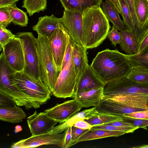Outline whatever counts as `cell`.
Returning a JSON list of instances; mask_svg holds the SVG:
<instances>
[{"label": "cell", "mask_w": 148, "mask_h": 148, "mask_svg": "<svg viewBox=\"0 0 148 148\" xmlns=\"http://www.w3.org/2000/svg\"><path fill=\"white\" fill-rule=\"evenodd\" d=\"M104 97L129 106L148 110V83H140L126 77L105 84Z\"/></svg>", "instance_id": "6da1fadb"}, {"label": "cell", "mask_w": 148, "mask_h": 148, "mask_svg": "<svg viewBox=\"0 0 148 148\" xmlns=\"http://www.w3.org/2000/svg\"><path fill=\"white\" fill-rule=\"evenodd\" d=\"M90 65L104 84L127 76L132 69L125 54L117 49L98 52Z\"/></svg>", "instance_id": "7a4b0ae2"}, {"label": "cell", "mask_w": 148, "mask_h": 148, "mask_svg": "<svg viewBox=\"0 0 148 148\" xmlns=\"http://www.w3.org/2000/svg\"><path fill=\"white\" fill-rule=\"evenodd\" d=\"M82 43L87 49L97 47L108 37L111 28L101 6L88 8L82 12Z\"/></svg>", "instance_id": "3957f363"}, {"label": "cell", "mask_w": 148, "mask_h": 148, "mask_svg": "<svg viewBox=\"0 0 148 148\" xmlns=\"http://www.w3.org/2000/svg\"><path fill=\"white\" fill-rule=\"evenodd\" d=\"M36 42L40 78L52 93L60 73L50 51L48 38L38 35Z\"/></svg>", "instance_id": "277c9868"}, {"label": "cell", "mask_w": 148, "mask_h": 148, "mask_svg": "<svg viewBox=\"0 0 148 148\" xmlns=\"http://www.w3.org/2000/svg\"><path fill=\"white\" fill-rule=\"evenodd\" d=\"M14 79L16 85L38 108L51 98L52 93L41 79H36L23 71L16 72Z\"/></svg>", "instance_id": "5b68a950"}, {"label": "cell", "mask_w": 148, "mask_h": 148, "mask_svg": "<svg viewBox=\"0 0 148 148\" xmlns=\"http://www.w3.org/2000/svg\"><path fill=\"white\" fill-rule=\"evenodd\" d=\"M15 36L20 40L23 51L25 61L23 72L36 79H41L36 38L30 32H19Z\"/></svg>", "instance_id": "8992f818"}, {"label": "cell", "mask_w": 148, "mask_h": 148, "mask_svg": "<svg viewBox=\"0 0 148 148\" xmlns=\"http://www.w3.org/2000/svg\"><path fill=\"white\" fill-rule=\"evenodd\" d=\"M77 83L72 52L70 60L60 73L52 94L58 98L73 97Z\"/></svg>", "instance_id": "52a82bcc"}, {"label": "cell", "mask_w": 148, "mask_h": 148, "mask_svg": "<svg viewBox=\"0 0 148 148\" xmlns=\"http://www.w3.org/2000/svg\"><path fill=\"white\" fill-rule=\"evenodd\" d=\"M70 37L63 25L60 23L53 34L48 38L50 50L59 73L62 70V61Z\"/></svg>", "instance_id": "ba28073f"}, {"label": "cell", "mask_w": 148, "mask_h": 148, "mask_svg": "<svg viewBox=\"0 0 148 148\" xmlns=\"http://www.w3.org/2000/svg\"><path fill=\"white\" fill-rule=\"evenodd\" d=\"M60 18L62 23L72 40L83 46L82 13L64 9L63 16Z\"/></svg>", "instance_id": "9c48e42d"}, {"label": "cell", "mask_w": 148, "mask_h": 148, "mask_svg": "<svg viewBox=\"0 0 148 148\" xmlns=\"http://www.w3.org/2000/svg\"><path fill=\"white\" fill-rule=\"evenodd\" d=\"M64 132L62 134L47 133L32 136L30 137L13 143L11 148L36 147L43 145H54L60 147L63 139Z\"/></svg>", "instance_id": "30bf717a"}, {"label": "cell", "mask_w": 148, "mask_h": 148, "mask_svg": "<svg viewBox=\"0 0 148 148\" xmlns=\"http://www.w3.org/2000/svg\"><path fill=\"white\" fill-rule=\"evenodd\" d=\"M3 52L7 62L16 72L23 71L25 61L20 40L16 37L5 45Z\"/></svg>", "instance_id": "8fae6325"}, {"label": "cell", "mask_w": 148, "mask_h": 148, "mask_svg": "<svg viewBox=\"0 0 148 148\" xmlns=\"http://www.w3.org/2000/svg\"><path fill=\"white\" fill-rule=\"evenodd\" d=\"M82 108L77 100H68L45 110L48 116L58 123H62L78 112Z\"/></svg>", "instance_id": "7c38bea8"}, {"label": "cell", "mask_w": 148, "mask_h": 148, "mask_svg": "<svg viewBox=\"0 0 148 148\" xmlns=\"http://www.w3.org/2000/svg\"><path fill=\"white\" fill-rule=\"evenodd\" d=\"M27 122L32 136L49 132L58 123L45 112L38 113L36 110L27 118Z\"/></svg>", "instance_id": "4fadbf2b"}, {"label": "cell", "mask_w": 148, "mask_h": 148, "mask_svg": "<svg viewBox=\"0 0 148 148\" xmlns=\"http://www.w3.org/2000/svg\"><path fill=\"white\" fill-rule=\"evenodd\" d=\"M97 112L125 118L123 114L147 110L128 106L112 99L103 97L95 107Z\"/></svg>", "instance_id": "5bb4252c"}, {"label": "cell", "mask_w": 148, "mask_h": 148, "mask_svg": "<svg viewBox=\"0 0 148 148\" xmlns=\"http://www.w3.org/2000/svg\"><path fill=\"white\" fill-rule=\"evenodd\" d=\"M105 84L89 65L82 72L76 86L75 93L103 87Z\"/></svg>", "instance_id": "9a60e30c"}, {"label": "cell", "mask_w": 148, "mask_h": 148, "mask_svg": "<svg viewBox=\"0 0 148 148\" xmlns=\"http://www.w3.org/2000/svg\"><path fill=\"white\" fill-rule=\"evenodd\" d=\"M103 87L93 89L87 91L75 93L73 98L82 108L96 107L104 97Z\"/></svg>", "instance_id": "2e32d148"}, {"label": "cell", "mask_w": 148, "mask_h": 148, "mask_svg": "<svg viewBox=\"0 0 148 148\" xmlns=\"http://www.w3.org/2000/svg\"><path fill=\"white\" fill-rule=\"evenodd\" d=\"M62 23L61 18H58L53 14L40 17L37 23L32 27L33 30L38 35L49 38L54 33L59 24Z\"/></svg>", "instance_id": "e0dca14e"}, {"label": "cell", "mask_w": 148, "mask_h": 148, "mask_svg": "<svg viewBox=\"0 0 148 148\" xmlns=\"http://www.w3.org/2000/svg\"><path fill=\"white\" fill-rule=\"evenodd\" d=\"M73 55L74 65L77 78V82L82 72L89 65L87 49L73 40Z\"/></svg>", "instance_id": "ac0fdd59"}, {"label": "cell", "mask_w": 148, "mask_h": 148, "mask_svg": "<svg viewBox=\"0 0 148 148\" xmlns=\"http://www.w3.org/2000/svg\"><path fill=\"white\" fill-rule=\"evenodd\" d=\"M101 5L103 12L113 26L120 32L124 30L125 26L120 18L119 13L111 1L110 0L103 1Z\"/></svg>", "instance_id": "d6986e66"}, {"label": "cell", "mask_w": 148, "mask_h": 148, "mask_svg": "<svg viewBox=\"0 0 148 148\" xmlns=\"http://www.w3.org/2000/svg\"><path fill=\"white\" fill-rule=\"evenodd\" d=\"M26 116L23 109L16 105L13 107H0V120L13 123L22 121Z\"/></svg>", "instance_id": "ffe728a7"}, {"label": "cell", "mask_w": 148, "mask_h": 148, "mask_svg": "<svg viewBox=\"0 0 148 148\" xmlns=\"http://www.w3.org/2000/svg\"><path fill=\"white\" fill-rule=\"evenodd\" d=\"M64 9L82 13L88 8L101 6L103 0H59Z\"/></svg>", "instance_id": "44dd1931"}, {"label": "cell", "mask_w": 148, "mask_h": 148, "mask_svg": "<svg viewBox=\"0 0 148 148\" xmlns=\"http://www.w3.org/2000/svg\"><path fill=\"white\" fill-rule=\"evenodd\" d=\"M134 4L138 27L143 35L148 28V0H134Z\"/></svg>", "instance_id": "7402d4cb"}, {"label": "cell", "mask_w": 148, "mask_h": 148, "mask_svg": "<svg viewBox=\"0 0 148 148\" xmlns=\"http://www.w3.org/2000/svg\"><path fill=\"white\" fill-rule=\"evenodd\" d=\"M97 111L95 107L86 109L79 112H77L71 116L69 119L60 125L54 127L49 132L60 133L64 131L69 127L71 125L77 121L88 119L92 117Z\"/></svg>", "instance_id": "603a6c76"}, {"label": "cell", "mask_w": 148, "mask_h": 148, "mask_svg": "<svg viewBox=\"0 0 148 148\" xmlns=\"http://www.w3.org/2000/svg\"><path fill=\"white\" fill-rule=\"evenodd\" d=\"M120 33L121 40L119 45L121 50L127 55L137 54L138 44L133 31L125 29Z\"/></svg>", "instance_id": "cb8c5ba5"}, {"label": "cell", "mask_w": 148, "mask_h": 148, "mask_svg": "<svg viewBox=\"0 0 148 148\" xmlns=\"http://www.w3.org/2000/svg\"><path fill=\"white\" fill-rule=\"evenodd\" d=\"M126 133L124 132L110 131L102 129L89 130L82 135L76 143L91 140L110 137H118Z\"/></svg>", "instance_id": "d4e9b609"}, {"label": "cell", "mask_w": 148, "mask_h": 148, "mask_svg": "<svg viewBox=\"0 0 148 148\" xmlns=\"http://www.w3.org/2000/svg\"><path fill=\"white\" fill-rule=\"evenodd\" d=\"M125 55L132 68L148 70V45L139 54Z\"/></svg>", "instance_id": "484cf974"}, {"label": "cell", "mask_w": 148, "mask_h": 148, "mask_svg": "<svg viewBox=\"0 0 148 148\" xmlns=\"http://www.w3.org/2000/svg\"><path fill=\"white\" fill-rule=\"evenodd\" d=\"M5 8L10 16L14 24L22 27L27 26L28 18L26 12L18 8L16 4Z\"/></svg>", "instance_id": "4316f807"}, {"label": "cell", "mask_w": 148, "mask_h": 148, "mask_svg": "<svg viewBox=\"0 0 148 148\" xmlns=\"http://www.w3.org/2000/svg\"><path fill=\"white\" fill-rule=\"evenodd\" d=\"M123 117L97 111L92 117L84 120L93 125L106 124L111 122L123 120Z\"/></svg>", "instance_id": "83f0119b"}, {"label": "cell", "mask_w": 148, "mask_h": 148, "mask_svg": "<svg viewBox=\"0 0 148 148\" xmlns=\"http://www.w3.org/2000/svg\"><path fill=\"white\" fill-rule=\"evenodd\" d=\"M47 0H23L22 8H25L30 16L47 9Z\"/></svg>", "instance_id": "f1b7e54d"}, {"label": "cell", "mask_w": 148, "mask_h": 148, "mask_svg": "<svg viewBox=\"0 0 148 148\" xmlns=\"http://www.w3.org/2000/svg\"><path fill=\"white\" fill-rule=\"evenodd\" d=\"M121 5V14L125 29L133 31L132 21L130 12L126 0H119Z\"/></svg>", "instance_id": "f546056e"}, {"label": "cell", "mask_w": 148, "mask_h": 148, "mask_svg": "<svg viewBox=\"0 0 148 148\" xmlns=\"http://www.w3.org/2000/svg\"><path fill=\"white\" fill-rule=\"evenodd\" d=\"M127 77L140 83H148V70L132 68Z\"/></svg>", "instance_id": "4dcf8cb0"}, {"label": "cell", "mask_w": 148, "mask_h": 148, "mask_svg": "<svg viewBox=\"0 0 148 148\" xmlns=\"http://www.w3.org/2000/svg\"><path fill=\"white\" fill-rule=\"evenodd\" d=\"M131 15L134 33L137 44L139 42L142 34L139 29L138 21L135 13L134 0H126Z\"/></svg>", "instance_id": "1f68e13d"}, {"label": "cell", "mask_w": 148, "mask_h": 148, "mask_svg": "<svg viewBox=\"0 0 148 148\" xmlns=\"http://www.w3.org/2000/svg\"><path fill=\"white\" fill-rule=\"evenodd\" d=\"M139 128L134 127H116L111 125L105 124L93 126L90 129L92 130L96 129H102L110 131H117L124 132L126 133H132Z\"/></svg>", "instance_id": "d6a6232c"}, {"label": "cell", "mask_w": 148, "mask_h": 148, "mask_svg": "<svg viewBox=\"0 0 148 148\" xmlns=\"http://www.w3.org/2000/svg\"><path fill=\"white\" fill-rule=\"evenodd\" d=\"M16 37L9 29L5 27L0 25V50L3 49V47Z\"/></svg>", "instance_id": "836d02e7"}, {"label": "cell", "mask_w": 148, "mask_h": 148, "mask_svg": "<svg viewBox=\"0 0 148 148\" xmlns=\"http://www.w3.org/2000/svg\"><path fill=\"white\" fill-rule=\"evenodd\" d=\"M123 120L132 125L135 127L141 128L147 130L148 126V119H136L126 117Z\"/></svg>", "instance_id": "e575fe53"}, {"label": "cell", "mask_w": 148, "mask_h": 148, "mask_svg": "<svg viewBox=\"0 0 148 148\" xmlns=\"http://www.w3.org/2000/svg\"><path fill=\"white\" fill-rule=\"evenodd\" d=\"M114 26L112 29L110 30L108 35V38L111 42L112 45L114 46L118 44H120L121 40L120 32H119Z\"/></svg>", "instance_id": "d590c367"}, {"label": "cell", "mask_w": 148, "mask_h": 148, "mask_svg": "<svg viewBox=\"0 0 148 148\" xmlns=\"http://www.w3.org/2000/svg\"><path fill=\"white\" fill-rule=\"evenodd\" d=\"M73 49V41L69 38L62 61V70L70 60L72 55Z\"/></svg>", "instance_id": "8d00e7d4"}, {"label": "cell", "mask_w": 148, "mask_h": 148, "mask_svg": "<svg viewBox=\"0 0 148 148\" xmlns=\"http://www.w3.org/2000/svg\"><path fill=\"white\" fill-rule=\"evenodd\" d=\"M71 126V139L70 147L76 144L79 138L89 129L83 130L73 126Z\"/></svg>", "instance_id": "74e56055"}, {"label": "cell", "mask_w": 148, "mask_h": 148, "mask_svg": "<svg viewBox=\"0 0 148 148\" xmlns=\"http://www.w3.org/2000/svg\"><path fill=\"white\" fill-rule=\"evenodd\" d=\"M12 20L5 8H0V25L6 27Z\"/></svg>", "instance_id": "f35d334b"}, {"label": "cell", "mask_w": 148, "mask_h": 148, "mask_svg": "<svg viewBox=\"0 0 148 148\" xmlns=\"http://www.w3.org/2000/svg\"><path fill=\"white\" fill-rule=\"evenodd\" d=\"M148 45V28L144 31L138 44L137 52L139 54Z\"/></svg>", "instance_id": "ab89813d"}, {"label": "cell", "mask_w": 148, "mask_h": 148, "mask_svg": "<svg viewBox=\"0 0 148 148\" xmlns=\"http://www.w3.org/2000/svg\"><path fill=\"white\" fill-rule=\"evenodd\" d=\"M64 133L63 139L60 147L62 148L69 147L71 139V126L69 127L64 131Z\"/></svg>", "instance_id": "60d3db41"}, {"label": "cell", "mask_w": 148, "mask_h": 148, "mask_svg": "<svg viewBox=\"0 0 148 148\" xmlns=\"http://www.w3.org/2000/svg\"><path fill=\"white\" fill-rule=\"evenodd\" d=\"M16 105L11 99L0 92V107H13Z\"/></svg>", "instance_id": "b9f144b4"}, {"label": "cell", "mask_w": 148, "mask_h": 148, "mask_svg": "<svg viewBox=\"0 0 148 148\" xmlns=\"http://www.w3.org/2000/svg\"><path fill=\"white\" fill-rule=\"evenodd\" d=\"M123 116L132 118L148 119V110L123 114Z\"/></svg>", "instance_id": "7bdbcfd3"}, {"label": "cell", "mask_w": 148, "mask_h": 148, "mask_svg": "<svg viewBox=\"0 0 148 148\" xmlns=\"http://www.w3.org/2000/svg\"><path fill=\"white\" fill-rule=\"evenodd\" d=\"M71 125L83 130L90 129L93 126L83 119L77 121Z\"/></svg>", "instance_id": "ee69618b"}, {"label": "cell", "mask_w": 148, "mask_h": 148, "mask_svg": "<svg viewBox=\"0 0 148 148\" xmlns=\"http://www.w3.org/2000/svg\"><path fill=\"white\" fill-rule=\"evenodd\" d=\"M105 125H111L116 127H134L132 124L125 121L123 120L111 122Z\"/></svg>", "instance_id": "f6af8a7d"}, {"label": "cell", "mask_w": 148, "mask_h": 148, "mask_svg": "<svg viewBox=\"0 0 148 148\" xmlns=\"http://www.w3.org/2000/svg\"><path fill=\"white\" fill-rule=\"evenodd\" d=\"M18 0H0V8L16 4Z\"/></svg>", "instance_id": "bcb514c9"}, {"label": "cell", "mask_w": 148, "mask_h": 148, "mask_svg": "<svg viewBox=\"0 0 148 148\" xmlns=\"http://www.w3.org/2000/svg\"><path fill=\"white\" fill-rule=\"evenodd\" d=\"M22 130V129L21 126L19 125H18L15 126V130H14V132L15 133H17L21 131Z\"/></svg>", "instance_id": "7dc6e473"}, {"label": "cell", "mask_w": 148, "mask_h": 148, "mask_svg": "<svg viewBox=\"0 0 148 148\" xmlns=\"http://www.w3.org/2000/svg\"><path fill=\"white\" fill-rule=\"evenodd\" d=\"M133 148H148V145H143L141 146H138L136 147H132Z\"/></svg>", "instance_id": "c3c4849f"}]
</instances>
